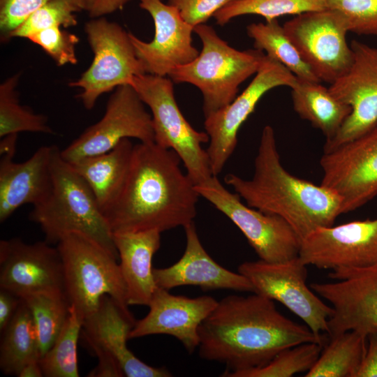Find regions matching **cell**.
I'll return each mask as SVG.
<instances>
[{
    "instance_id": "6da1fadb",
    "label": "cell",
    "mask_w": 377,
    "mask_h": 377,
    "mask_svg": "<svg viewBox=\"0 0 377 377\" xmlns=\"http://www.w3.org/2000/svg\"><path fill=\"white\" fill-rule=\"evenodd\" d=\"M198 355L234 373L267 364L280 351L294 346L318 342L306 325L281 314L274 300L253 293L230 295L218 302L198 330Z\"/></svg>"
},
{
    "instance_id": "7a4b0ae2",
    "label": "cell",
    "mask_w": 377,
    "mask_h": 377,
    "mask_svg": "<svg viewBox=\"0 0 377 377\" xmlns=\"http://www.w3.org/2000/svg\"><path fill=\"white\" fill-rule=\"evenodd\" d=\"M181 162L173 150L155 142L134 145L124 187L103 212L112 234L162 232L193 222L200 195Z\"/></svg>"
},
{
    "instance_id": "3957f363",
    "label": "cell",
    "mask_w": 377,
    "mask_h": 377,
    "mask_svg": "<svg viewBox=\"0 0 377 377\" xmlns=\"http://www.w3.org/2000/svg\"><path fill=\"white\" fill-rule=\"evenodd\" d=\"M224 182L249 207L283 219L301 241L318 228L333 226L342 214L341 198L336 193L284 168L269 125L262 131L252 177L228 174Z\"/></svg>"
},
{
    "instance_id": "277c9868",
    "label": "cell",
    "mask_w": 377,
    "mask_h": 377,
    "mask_svg": "<svg viewBox=\"0 0 377 377\" xmlns=\"http://www.w3.org/2000/svg\"><path fill=\"white\" fill-rule=\"evenodd\" d=\"M58 148L52 163V186L47 196L34 205L29 215L45 235L57 244L73 232L89 236L119 259L113 234L91 188L73 166L61 156Z\"/></svg>"
},
{
    "instance_id": "5b68a950",
    "label": "cell",
    "mask_w": 377,
    "mask_h": 377,
    "mask_svg": "<svg viewBox=\"0 0 377 377\" xmlns=\"http://www.w3.org/2000/svg\"><path fill=\"white\" fill-rule=\"evenodd\" d=\"M193 32L202 41L201 52L192 61L175 68L168 77L173 82L189 83L200 89L206 117L237 97L239 85L258 72L265 54L257 49H235L205 23L195 26Z\"/></svg>"
},
{
    "instance_id": "8992f818",
    "label": "cell",
    "mask_w": 377,
    "mask_h": 377,
    "mask_svg": "<svg viewBox=\"0 0 377 377\" xmlns=\"http://www.w3.org/2000/svg\"><path fill=\"white\" fill-rule=\"evenodd\" d=\"M63 265L65 295L83 320L111 297L126 313V286L118 258L87 235L73 232L56 245Z\"/></svg>"
},
{
    "instance_id": "52a82bcc",
    "label": "cell",
    "mask_w": 377,
    "mask_h": 377,
    "mask_svg": "<svg viewBox=\"0 0 377 377\" xmlns=\"http://www.w3.org/2000/svg\"><path fill=\"white\" fill-rule=\"evenodd\" d=\"M131 85L151 112L154 142L173 150L195 185L212 175L207 150L206 132L195 130L186 119L175 98L170 78L148 73L135 76Z\"/></svg>"
},
{
    "instance_id": "ba28073f",
    "label": "cell",
    "mask_w": 377,
    "mask_h": 377,
    "mask_svg": "<svg viewBox=\"0 0 377 377\" xmlns=\"http://www.w3.org/2000/svg\"><path fill=\"white\" fill-rule=\"evenodd\" d=\"M84 30L94 59L81 77L69 86L82 89L79 97L84 108L91 110L101 95L130 84L135 76L146 72L135 54L129 33L120 25L97 17L88 22Z\"/></svg>"
},
{
    "instance_id": "9c48e42d",
    "label": "cell",
    "mask_w": 377,
    "mask_h": 377,
    "mask_svg": "<svg viewBox=\"0 0 377 377\" xmlns=\"http://www.w3.org/2000/svg\"><path fill=\"white\" fill-rule=\"evenodd\" d=\"M195 189L240 230L260 260L276 263L298 256L301 239L281 217L244 204L239 195L228 190L217 176L196 184Z\"/></svg>"
},
{
    "instance_id": "30bf717a",
    "label": "cell",
    "mask_w": 377,
    "mask_h": 377,
    "mask_svg": "<svg viewBox=\"0 0 377 377\" xmlns=\"http://www.w3.org/2000/svg\"><path fill=\"white\" fill-rule=\"evenodd\" d=\"M306 266L299 256L276 263L259 259L242 263L238 272L249 280L255 293L281 303L323 338V334H328V320L334 309L307 286Z\"/></svg>"
},
{
    "instance_id": "8fae6325",
    "label": "cell",
    "mask_w": 377,
    "mask_h": 377,
    "mask_svg": "<svg viewBox=\"0 0 377 377\" xmlns=\"http://www.w3.org/2000/svg\"><path fill=\"white\" fill-rule=\"evenodd\" d=\"M297 81V77L286 67L265 54L247 87L230 104L205 117L204 126L209 139L206 150L213 176L221 172L234 152L240 127L262 97L276 87L291 89Z\"/></svg>"
},
{
    "instance_id": "7c38bea8",
    "label": "cell",
    "mask_w": 377,
    "mask_h": 377,
    "mask_svg": "<svg viewBox=\"0 0 377 377\" xmlns=\"http://www.w3.org/2000/svg\"><path fill=\"white\" fill-rule=\"evenodd\" d=\"M304 61L320 82L330 84L350 67L353 53L341 17L327 8L295 15L283 25Z\"/></svg>"
},
{
    "instance_id": "4fadbf2b",
    "label": "cell",
    "mask_w": 377,
    "mask_h": 377,
    "mask_svg": "<svg viewBox=\"0 0 377 377\" xmlns=\"http://www.w3.org/2000/svg\"><path fill=\"white\" fill-rule=\"evenodd\" d=\"M134 88L119 86L110 96L103 117L60 151L62 158L73 163L109 151L122 140L154 142L151 115Z\"/></svg>"
},
{
    "instance_id": "5bb4252c",
    "label": "cell",
    "mask_w": 377,
    "mask_h": 377,
    "mask_svg": "<svg viewBox=\"0 0 377 377\" xmlns=\"http://www.w3.org/2000/svg\"><path fill=\"white\" fill-rule=\"evenodd\" d=\"M330 283H312L310 288L330 303L329 337L349 330L367 337L377 332V263L364 267L332 269Z\"/></svg>"
},
{
    "instance_id": "9a60e30c",
    "label": "cell",
    "mask_w": 377,
    "mask_h": 377,
    "mask_svg": "<svg viewBox=\"0 0 377 377\" xmlns=\"http://www.w3.org/2000/svg\"><path fill=\"white\" fill-rule=\"evenodd\" d=\"M320 165V184L341 198L342 214L363 206L377 195V126L328 152Z\"/></svg>"
},
{
    "instance_id": "2e32d148",
    "label": "cell",
    "mask_w": 377,
    "mask_h": 377,
    "mask_svg": "<svg viewBox=\"0 0 377 377\" xmlns=\"http://www.w3.org/2000/svg\"><path fill=\"white\" fill-rule=\"evenodd\" d=\"M353 59L349 69L330 84L331 93L351 108V112L332 139L328 152L377 126V47L354 40L350 44Z\"/></svg>"
},
{
    "instance_id": "e0dca14e",
    "label": "cell",
    "mask_w": 377,
    "mask_h": 377,
    "mask_svg": "<svg viewBox=\"0 0 377 377\" xmlns=\"http://www.w3.org/2000/svg\"><path fill=\"white\" fill-rule=\"evenodd\" d=\"M0 287L20 298L36 293L65 295L63 265L56 247L45 240L0 241Z\"/></svg>"
},
{
    "instance_id": "ac0fdd59",
    "label": "cell",
    "mask_w": 377,
    "mask_h": 377,
    "mask_svg": "<svg viewBox=\"0 0 377 377\" xmlns=\"http://www.w3.org/2000/svg\"><path fill=\"white\" fill-rule=\"evenodd\" d=\"M319 269L364 267L377 263V219L318 228L301 241L298 255Z\"/></svg>"
},
{
    "instance_id": "d6986e66",
    "label": "cell",
    "mask_w": 377,
    "mask_h": 377,
    "mask_svg": "<svg viewBox=\"0 0 377 377\" xmlns=\"http://www.w3.org/2000/svg\"><path fill=\"white\" fill-rule=\"evenodd\" d=\"M140 7L151 16L155 28L152 40L145 42L131 33V41L146 73L166 77L176 67L199 54L192 44L193 27L177 8L162 0H140Z\"/></svg>"
},
{
    "instance_id": "ffe728a7",
    "label": "cell",
    "mask_w": 377,
    "mask_h": 377,
    "mask_svg": "<svg viewBox=\"0 0 377 377\" xmlns=\"http://www.w3.org/2000/svg\"><path fill=\"white\" fill-rule=\"evenodd\" d=\"M17 134L2 138L0 142V222L3 223L20 207L36 205L49 194L52 186V163L56 146L38 148L27 161H13Z\"/></svg>"
},
{
    "instance_id": "44dd1931",
    "label": "cell",
    "mask_w": 377,
    "mask_h": 377,
    "mask_svg": "<svg viewBox=\"0 0 377 377\" xmlns=\"http://www.w3.org/2000/svg\"><path fill=\"white\" fill-rule=\"evenodd\" d=\"M218 301L209 295L188 297L156 287L148 305L149 311L135 321L128 339L167 334L179 341L189 353L198 347V330Z\"/></svg>"
},
{
    "instance_id": "7402d4cb",
    "label": "cell",
    "mask_w": 377,
    "mask_h": 377,
    "mask_svg": "<svg viewBox=\"0 0 377 377\" xmlns=\"http://www.w3.org/2000/svg\"><path fill=\"white\" fill-rule=\"evenodd\" d=\"M135 320L110 296L105 295L97 310L83 321L81 335L92 351L111 355L127 377H170L165 367H154L139 360L126 342Z\"/></svg>"
},
{
    "instance_id": "603a6c76",
    "label": "cell",
    "mask_w": 377,
    "mask_h": 377,
    "mask_svg": "<svg viewBox=\"0 0 377 377\" xmlns=\"http://www.w3.org/2000/svg\"><path fill=\"white\" fill-rule=\"evenodd\" d=\"M184 228L186 248L181 258L170 267L153 268L158 287L169 290L179 286H194L205 291L229 289L254 293L253 285L245 276L222 267L207 253L194 222Z\"/></svg>"
},
{
    "instance_id": "cb8c5ba5",
    "label": "cell",
    "mask_w": 377,
    "mask_h": 377,
    "mask_svg": "<svg viewBox=\"0 0 377 377\" xmlns=\"http://www.w3.org/2000/svg\"><path fill=\"white\" fill-rule=\"evenodd\" d=\"M161 232L113 233L129 305L148 306L157 287L151 261L161 246Z\"/></svg>"
},
{
    "instance_id": "d4e9b609",
    "label": "cell",
    "mask_w": 377,
    "mask_h": 377,
    "mask_svg": "<svg viewBox=\"0 0 377 377\" xmlns=\"http://www.w3.org/2000/svg\"><path fill=\"white\" fill-rule=\"evenodd\" d=\"M133 147L130 139L126 138L109 151L70 163L91 188L103 213L124 187Z\"/></svg>"
},
{
    "instance_id": "484cf974",
    "label": "cell",
    "mask_w": 377,
    "mask_h": 377,
    "mask_svg": "<svg viewBox=\"0 0 377 377\" xmlns=\"http://www.w3.org/2000/svg\"><path fill=\"white\" fill-rule=\"evenodd\" d=\"M291 96L295 112L319 129L326 140L335 136L351 112L350 105L318 82L298 79L291 88Z\"/></svg>"
},
{
    "instance_id": "4316f807",
    "label": "cell",
    "mask_w": 377,
    "mask_h": 377,
    "mask_svg": "<svg viewBox=\"0 0 377 377\" xmlns=\"http://www.w3.org/2000/svg\"><path fill=\"white\" fill-rule=\"evenodd\" d=\"M2 333L0 369L5 375L18 376L25 364L40 358L32 317L22 300Z\"/></svg>"
},
{
    "instance_id": "83f0119b",
    "label": "cell",
    "mask_w": 377,
    "mask_h": 377,
    "mask_svg": "<svg viewBox=\"0 0 377 377\" xmlns=\"http://www.w3.org/2000/svg\"><path fill=\"white\" fill-rule=\"evenodd\" d=\"M329 337V343L304 376L355 377L366 351L367 337L354 330Z\"/></svg>"
},
{
    "instance_id": "f1b7e54d",
    "label": "cell",
    "mask_w": 377,
    "mask_h": 377,
    "mask_svg": "<svg viewBox=\"0 0 377 377\" xmlns=\"http://www.w3.org/2000/svg\"><path fill=\"white\" fill-rule=\"evenodd\" d=\"M246 32L253 39L255 49L280 62L299 80L320 82L277 19L251 23L246 27Z\"/></svg>"
},
{
    "instance_id": "f546056e",
    "label": "cell",
    "mask_w": 377,
    "mask_h": 377,
    "mask_svg": "<svg viewBox=\"0 0 377 377\" xmlns=\"http://www.w3.org/2000/svg\"><path fill=\"white\" fill-rule=\"evenodd\" d=\"M34 325L40 358L50 350L62 330L69 313L65 295L36 293L22 299Z\"/></svg>"
},
{
    "instance_id": "4dcf8cb0",
    "label": "cell",
    "mask_w": 377,
    "mask_h": 377,
    "mask_svg": "<svg viewBox=\"0 0 377 377\" xmlns=\"http://www.w3.org/2000/svg\"><path fill=\"white\" fill-rule=\"evenodd\" d=\"M83 319L72 305L66 323L50 350L39 360L45 377H78L77 343Z\"/></svg>"
},
{
    "instance_id": "1f68e13d",
    "label": "cell",
    "mask_w": 377,
    "mask_h": 377,
    "mask_svg": "<svg viewBox=\"0 0 377 377\" xmlns=\"http://www.w3.org/2000/svg\"><path fill=\"white\" fill-rule=\"evenodd\" d=\"M326 0H233L214 15L219 26L245 15H257L265 21L287 15L327 9Z\"/></svg>"
},
{
    "instance_id": "d6a6232c",
    "label": "cell",
    "mask_w": 377,
    "mask_h": 377,
    "mask_svg": "<svg viewBox=\"0 0 377 377\" xmlns=\"http://www.w3.org/2000/svg\"><path fill=\"white\" fill-rule=\"evenodd\" d=\"M20 76L14 75L0 86V137L23 131L53 133L45 116L20 104L15 90Z\"/></svg>"
},
{
    "instance_id": "836d02e7",
    "label": "cell",
    "mask_w": 377,
    "mask_h": 377,
    "mask_svg": "<svg viewBox=\"0 0 377 377\" xmlns=\"http://www.w3.org/2000/svg\"><path fill=\"white\" fill-rule=\"evenodd\" d=\"M323 344L307 342L278 353L264 366L234 373H223V377H290L308 371L318 360Z\"/></svg>"
},
{
    "instance_id": "e575fe53",
    "label": "cell",
    "mask_w": 377,
    "mask_h": 377,
    "mask_svg": "<svg viewBox=\"0 0 377 377\" xmlns=\"http://www.w3.org/2000/svg\"><path fill=\"white\" fill-rule=\"evenodd\" d=\"M75 12L74 8L66 0H49L13 31L9 38H28L36 33L52 27L75 26Z\"/></svg>"
},
{
    "instance_id": "d590c367",
    "label": "cell",
    "mask_w": 377,
    "mask_h": 377,
    "mask_svg": "<svg viewBox=\"0 0 377 377\" xmlns=\"http://www.w3.org/2000/svg\"><path fill=\"white\" fill-rule=\"evenodd\" d=\"M326 5L341 17L348 32L377 36V0H326Z\"/></svg>"
},
{
    "instance_id": "8d00e7d4",
    "label": "cell",
    "mask_w": 377,
    "mask_h": 377,
    "mask_svg": "<svg viewBox=\"0 0 377 377\" xmlns=\"http://www.w3.org/2000/svg\"><path fill=\"white\" fill-rule=\"evenodd\" d=\"M27 39L41 47L59 66L77 62L75 46L79 42L78 37L61 30L59 27L39 31Z\"/></svg>"
},
{
    "instance_id": "74e56055",
    "label": "cell",
    "mask_w": 377,
    "mask_h": 377,
    "mask_svg": "<svg viewBox=\"0 0 377 377\" xmlns=\"http://www.w3.org/2000/svg\"><path fill=\"white\" fill-rule=\"evenodd\" d=\"M49 0H0V29L4 38Z\"/></svg>"
},
{
    "instance_id": "f35d334b",
    "label": "cell",
    "mask_w": 377,
    "mask_h": 377,
    "mask_svg": "<svg viewBox=\"0 0 377 377\" xmlns=\"http://www.w3.org/2000/svg\"><path fill=\"white\" fill-rule=\"evenodd\" d=\"M233 0H168L179 11L183 19L193 27L205 24L211 17Z\"/></svg>"
},
{
    "instance_id": "ab89813d",
    "label": "cell",
    "mask_w": 377,
    "mask_h": 377,
    "mask_svg": "<svg viewBox=\"0 0 377 377\" xmlns=\"http://www.w3.org/2000/svg\"><path fill=\"white\" fill-rule=\"evenodd\" d=\"M368 345L355 377H377V332L367 336Z\"/></svg>"
},
{
    "instance_id": "60d3db41",
    "label": "cell",
    "mask_w": 377,
    "mask_h": 377,
    "mask_svg": "<svg viewBox=\"0 0 377 377\" xmlns=\"http://www.w3.org/2000/svg\"><path fill=\"white\" fill-rule=\"evenodd\" d=\"M22 299L13 293L0 290V331L2 332L15 315Z\"/></svg>"
},
{
    "instance_id": "b9f144b4",
    "label": "cell",
    "mask_w": 377,
    "mask_h": 377,
    "mask_svg": "<svg viewBox=\"0 0 377 377\" xmlns=\"http://www.w3.org/2000/svg\"><path fill=\"white\" fill-rule=\"evenodd\" d=\"M130 0H86L85 8L93 18L112 13L121 8Z\"/></svg>"
},
{
    "instance_id": "7bdbcfd3",
    "label": "cell",
    "mask_w": 377,
    "mask_h": 377,
    "mask_svg": "<svg viewBox=\"0 0 377 377\" xmlns=\"http://www.w3.org/2000/svg\"><path fill=\"white\" fill-rule=\"evenodd\" d=\"M19 377H42L43 374L39 360L31 361L25 364L18 374Z\"/></svg>"
},
{
    "instance_id": "ee69618b",
    "label": "cell",
    "mask_w": 377,
    "mask_h": 377,
    "mask_svg": "<svg viewBox=\"0 0 377 377\" xmlns=\"http://www.w3.org/2000/svg\"><path fill=\"white\" fill-rule=\"evenodd\" d=\"M75 10L80 11L84 10L86 0H66Z\"/></svg>"
}]
</instances>
